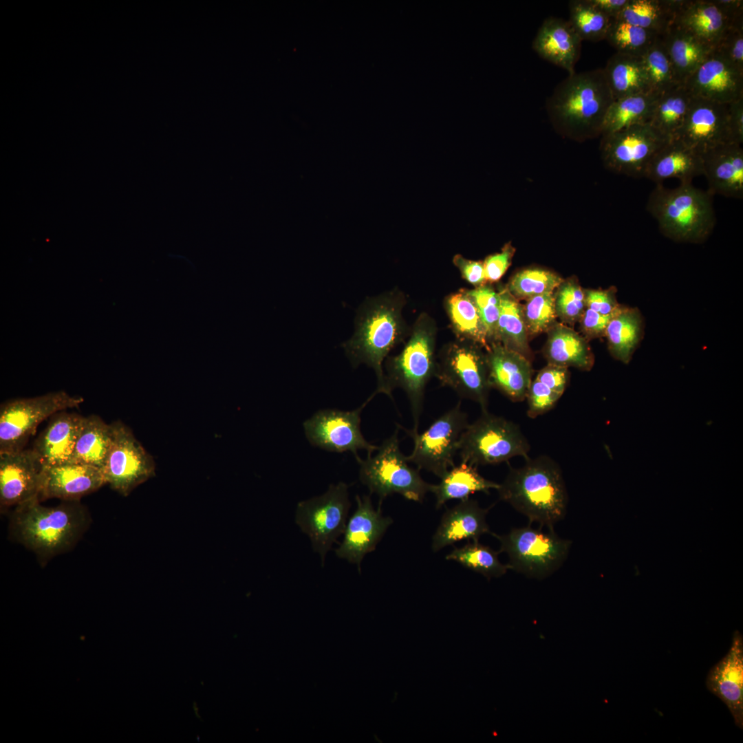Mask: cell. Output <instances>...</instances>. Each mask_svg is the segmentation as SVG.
I'll use <instances>...</instances> for the list:
<instances>
[{"label":"cell","mask_w":743,"mask_h":743,"mask_svg":"<svg viewBox=\"0 0 743 743\" xmlns=\"http://www.w3.org/2000/svg\"><path fill=\"white\" fill-rule=\"evenodd\" d=\"M406 303L405 294L397 288L366 298L357 309L352 336L342 344L353 367L365 364L374 370V395L385 391V359L409 334L411 328L402 315Z\"/></svg>","instance_id":"1"},{"label":"cell","mask_w":743,"mask_h":743,"mask_svg":"<svg viewBox=\"0 0 743 743\" xmlns=\"http://www.w3.org/2000/svg\"><path fill=\"white\" fill-rule=\"evenodd\" d=\"M35 498L14 508L9 535L32 551L41 562L71 550L91 524L79 500L45 506Z\"/></svg>","instance_id":"2"},{"label":"cell","mask_w":743,"mask_h":743,"mask_svg":"<svg viewBox=\"0 0 743 743\" xmlns=\"http://www.w3.org/2000/svg\"><path fill=\"white\" fill-rule=\"evenodd\" d=\"M510 468L498 491L500 499L540 527L553 530L566 514L568 495L561 467L547 455Z\"/></svg>","instance_id":"3"},{"label":"cell","mask_w":743,"mask_h":743,"mask_svg":"<svg viewBox=\"0 0 743 743\" xmlns=\"http://www.w3.org/2000/svg\"><path fill=\"white\" fill-rule=\"evenodd\" d=\"M614 98L603 69L574 72L560 82L546 103L555 125L579 138L601 134L606 112Z\"/></svg>","instance_id":"4"},{"label":"cell","mask_w":743,"mask_h":743,"mask_svg":"<svg viewBox=\"0 0 743 743\" xmlns=\"http://www.w3.org/2000/svg\"><path fill=\"white\" fill-rule=\"evenodd\" d=\"M437 332L435 320L422 312L411 328L400 352L388 356L384 362L385 394L391 398L395 388L405 392L411 409L413 431H418L425 388L435 374Z\"/></svg>","instance_id":"5"},{"label":"cell","mask_w":743,"mask_h":743,"mask_svg":"<svg viewBox=\"0 0 743 743\" xmlns=\"http://www.w3.org/2000/svg\"><path fill=\"white\" fill-rule=\"evenodd\" d=\"M647 210L661 233L678 241L702 242L716 222L712 195L692 182H680L674 189L657 184L649 196Z\"/></svg>","instance_id":"6"},{"label":"cell","mask_w":743,"mask_h":743,"mask_svg":"<svg viewBox=\"0 0 743 743\" xmlns=\"http://www.w3.org/2000/svg\"><path fill=\"white\" fill-rule=\"evenodd\" d=\"M356 460L360 466V480L380 501L397 493L407 499L421 502L431 491L432 484L422 478L419 469L411 466L407 457L401 452L398 429L383 442L374 456L367 455L366 459L359 457Z\"/></svg>","instance_id":"7"},{"label":"cell","mask_w":743,"mask_h":743,"mask_svg":"<svg viewBox=\"0 0 743 743\" xmlns=\"http://www.w3.org/2000/svg\"><path fill=\"white\" fill-rule=\"evenodd\" d=\"M530 446L519 426L503 417L482 411L469 424L459 442L461 461L473 465L497 464L521 456L529 457Z\"/></svg>","instance_id":"8"},{"label":"cell","mask_w":743,"mask_h":743,"mask_svg":"<svg viewBox=\"0 0 743 743\" xmlns=\"http://www.w3.org/2000/svg\"><path fill=\"white\" fill-rule=\"evenodd\" d=\"M491 535L500 542L499 552L508 556V569L537 579L550 576L561 567L572 544L554 530L545 532L530 526L513 528L503 535Z\"/></svg>","instance_id":"9"},{"label":"cell","mask_w":743,"mask_h":743,"mask_svg":"<svg viewBox=\"0 0 743 743\" xmlns=\"http://www.w3.org/2000/svg\"><path fill=\"white\" fill-rule=\"evenodd\" d=\"M471 341L456 338L442 346L436 357L435 376L460 397L488 410L491 387L486 352Z\"/></svg>","instance_id":"10"},{"label":"cell","mask_w":743,"mask_h":743,"mask_svg":"<svg viewBox=\"0 0 743 743\" xmlns=\"http://www.w3.org/2000/svg\"><path fill=\"white\" fill-rule=\"evenodd\" d=\"M349 508L348 486L342 482L330 484L323 495L297 506L296 524L309 537L323 566L326 554L345 531Z\"/></svg>","instance_id":"11"},{"label":"cell","mask_w":743,"mask_h":743,"mask_svg":"<svg viewBox=\"0 0 743 743\" xmlns=\"http://www.w3.org/2000/svg\"><path fill=\"white\" fill-rule=\"evenodd\" d=\"M80 396L65 391L6 401L0 407V453L24 449L30 436L46 418L67 408L78 407Z\"/></svg>","instance_id":"12"},{"label":"cell","mask_w":743,"mask_h":743,"mask_svg":"<svg viewBox=\"0 0 743 743\" xmlns=\"http://www.w3.org/2000/svg\"><path fill=\"white\" fill-rule=\"evenodd\" d=\"M468 424L467 414L459 402L438 417L424 432L407 430L413 442V451L407 456V460L418 469L442 477L455 466L460 439Z\"/></svg>","instance_id":"13"},{"label":"cell","mask_w":743,"mask_h":743,"mask_svg":"<svg viewBox=\"0 0 743 743\" xmlns=\"http://www.w3.org/2000/svg\"><path fill=\"white\" fill-rule=\"evenodd\" d=\"M112 439L102 472L106 484L122 496L155 475L153 457L120 420L111 423Z\"/></svg>","instance_id":"14"},{"label":"cell","mask_w":743,"mask_h":743,"mask_svg":"<svg viewBox=\"0 0 743 743\" xmlns=\"http://www.w3.org/2000/svg\"><path fill=\"white\" fill-rule=\"evenodd\" d=\"M374 396L372 394L360 407L352 411L328 409L315 413L303 424L309 442L328 451L352 452L356 459L359 457V450L364 449L372 455L378 446L364 438L360 430V414Z\"/></svg>","instance_id":"15"},{"label":"cell","mask_w":743,"mask_h":743,"mask_svg":"<svg viewBox=\"0 0 743 743\" xmlns=\"http://www.w3.org/2000/svg\"><path fill=\"white\" fill-rule=\"evenodd\" d=\"M669 140L649 123H645L603 136L601 149L608 167L641 177L653 156Z\"/></svg>","instance_id":"16"},{"label":"cell","mask_w":743,"mask_h":743,"mask_svg":"<svg viewBox=\"0 0 743 743\" xmlns=\"http://www.w3.org/2000/svg\"><path fill=\"white\" fill-rule=\"evenodd\" d=\"M742 14V0H676L672 25L713 49L733 19Z\"/></svg>","instance_id":"17"},{"label":"cell","mask_w":743,"mask_h":743,"mask_svg":"<svg viewBox=\"0 0 743 743\" xmlns=\"http://www.w3.org/2000/svg\"><path fill=\"white\" fill-rule=\"evenodd\" d=\"M730 104L692 97L676 138L700 155L732 142L729 126Z\"/></svg>","instance_id":"18"},{"label":"cell","mask_w":743,"mask_h":743,"mask_svg":"<svg viewBox=\"0 0 743 743\" xmlns=\"http://www.w3.org/2000/svg\"><path fill=\"white\" fill-rule=\"evenodd\" d=\"M45 465L32 449L0 453V508L39 498Z\"/></svg>","instance_id":"19"},{"label":"cell","mask_w":743,"mask_h":743,"mask_svg":"<svg viewBox=\"0 0 743 743\" xmlns=\"http://www.w3.org/2000/svg\"><path fill=\"white\" fill-rule=\"evenodd\" d=\"M356 509L347 522L344 537L336 549L341 559L354 563L360 570V563L369 552L374 551L393 520L383 515L380 507L375 509L369 496H356Z\"/></svg>","instance_id":"20"},{"label":"cell","mask_w":743,"mask_h":743,"mask_svg":"<svg viewBox=\"0 0 743 743\" xmlns=\"http://www.w3.org/2000/svg\"><path fill=\"white\" fill-rule=\"evenodd\" d=\"M682 85L693 98L725 104L743 98V72L713 50Z\"/></svg>","instance_id":"21"},{"label":"cell","mask_w":743,"mask_h":743,"mask_svg":"<svg viewBox=\"0 0 743 743\" xmlns=\"http://www.w3.org/2000/svg\"><path fill=\"white\" fill-rule=\"evenodd\" d=\"M708 690L727 707L734 722L743 729V636L735 631L727 654L709 671Z\"/></svg>","instance_id":"22"},{"label":"cell","mask_w":743,"mask_h":743,"mask_svg":"<svg viewBox=\"0 0 743 743\" xmlns=\"http://www.w3.org/2000/svg\"><path fill=\"white\" fill-rule=\"evenodd\" d=\"M104 484L106 482L102 471L90 465L67 462L45 466L39 499L76 501Z\"/></svg>","instance_id":"23"},{"label":"cell","mask_w":743,"mask_h":743,"mask_svg":"<svg viewBox=\"0 0 743 743\" xmlns=\"http://www.w3.org/2000/svg\"><path fill=\"white\" fill-rule=\"evenodd\" d=\"M488 383L511 401L526 400L532 382L530 360L500 343H493L486 350Z\"/></svg>","instance_id":"24"},{"label":"cell","mask_w":743,"mask_h":743,"mask_svg":"<svg viewBox=\"0 0 743 743\" xmlns=\"http://www.w3.org/2000/svg\"><path fill=\"white\" fill-rule=\"evenodd\" d=\"M708 192L713 196L742 199L743 149L729 142L720 144L701 155Z\"/></svg>","instance_id":"25"},{"label":"cell","mask_w":743,"mask_h":743,"mask_svg":"<svg viewBox=\"0 0 743 743\" xmlns=\"http://www.w3.org/2000/svg\"><path fill=\"white\" fill-rule=\"evenodd\" d=\"M582 41L568 20L550 17L539 28L532 48L540 57L570 74L575 72Z\"/></svg>","instance_id":"26"},{"label":"cell","mask_w":743,"mask_h":743,"mask_svg":"<svg viewBox=\"0 0 743 743\" xmlns=\"http://www.w3.org/2000/svg\"><path fill=\"white\" fill-rule=\"evenodd\" d=\"M488 509L480 507L475 499L460 500L443 515L432 539V550L443 548L463 539L478 541L480 537L492 534L486 523Z\"/></svg>","instance_id":"27"},{"label":"cell","mask_w":743,"mask_h":743,"mask_svg":"<svg viewBox=\"0 0 743 743\" xmlns=\"http://www.w3.org/2000/svg\"><path fill=\"white\" fill-rule=\"evenodd\" d=\"M32 449L46 466L72 462L74 450L83 416L58 411L50 417Z\"/></svg>","instance_id":"28"},{"label":"cell","mask_w":743,"mask_h":743,"mask_svg":"<svg viewBox=\"0 0 743 743\" xmlns=\"http://www.w3.org/2000/svg\"><path fill=\"white\" fill-rule=\"evenodd\" d=\"M703 174L701 155L677 138L669 140L653 156L644 177L662 184L666 180L677 178L680 182H692Z\"/></svg>","instance_id":"29"},{"label":"cell","mask_w":743,"mask_h":743,"mask_svg":"<svg viewBox=\"0 0 743 743\" xmlns=\"http://www.w3.org/2000/svg\"><path fill=\"white\" fill-rule=\"evenodd\" d=\"M545 356L548 363L565 367L590 370L594 362L586 340L577 332L561 324L549 329Z\"/></svg>","instance_id":"30"},{"label":"cell","mask_w":743,"mask_h":743,"mask_svg":"<svg viewBox=\"0 0 743 743\" xmlns=\"http://www.w3.org/2000/svg\"><path fill=\"white\" fill-rule=\"evenodd\" d=\"M644 334V322L637 308L621 305L605 332L612 356L628 363Z\"/></svg>","instance_id":"31"},{"label":"cell","mask_w":743,"mask_h":743,"mask_svg":"<svg viewBox=\"0 0 743 743\" xmlns=\"http://www.w3.org/2000/svg\"><path fill=\"white\" fill-rule=\"evenodd\" d=\"M603 71L614 100L651 93L641 56L616 52Z\"/></svg>","instance_id":"32"},{"label":"cell","mask_w":743,"mask_h":743,"mask_svg":"<svg viewBox=\"0 0 743 743\" xmlns=\"http://www.w3.org/2000/svg\"><path fill=\"white\" fill-rule=\"evenodd\" d=\"M444 308L456 338L473 342L488 350L485 327L473 299L462 288L447 295Z\"/></svg>","instance_id":"33"},{"label":"cell","mask_w":743,"mask_h":743,"mask_svg":"<svg viewBox=\"0 0 743 743\" xmlns=\"http://www.w3.org/2000/svg\"><path fill=\"white\" fill-rule=\"evenodd\" d=\"M440 479L439 484H432L431 491L435 496L437 508L449 500H463L476 492L488 493L490 489H497L499 486L482 477L476 466L463 462L450 469Z\"/></svg>","instance_id":"34"},{"label":"cell","mask_w":743,"mask_h":743,"mask_svg":"<svg viewBox=\"0 0 743 743\" xmlns=\"http://www.w3.org/2000/svg\"><path fill=\"white\" fill-rule=\"evenodd\" d=\"M662 38L679 84H683L713 50L710 46L672 25Z\"/></svg>","instance_id":"35"},{"label":"cell","mask_w":743,"mask_h":743,"mask_svg":"<svg viewBox=\"0 0 743 743\" xmlns=\"http://www.w3.org/2000/svg\"><path fill=\"white\" fill-rule=\"evenodd\" d=\"M112 439L111 424L96 415L83 417L76 439L72 462L103 469Z\"/></svg>","instance_id":"36"},{"label":"cell","mask_w":743,"mask_h":743,"mask_svg":"<svg viewBox=\"0 0 743 743\" xmlns=\"http://www.w3.org/2000/svg\"><path fill=\"white\" fill-rule=\"evenodd\" d=\"M498 290L500 312L493 343H500L530 360L531 352L528 344L523 308L506 288H500Z\"/></svg>","instance_id":"37"},{"label":"cell","mask_w":743,"mask_h":743,"mask_svg":"<svg viewBox=\"0 0 743 743\" xmlns=\"http://www.w3.org/2000/svg\"><path fill=\"white\" fill-rule=\"evenodd\" d=\"M658 96L643 93L614 100L605 116L601 135L613 133L636 125L649 123Z\"/></svg>","instance_id":"38"},{"label":"cell","mask_w":743,"mask_h":743,"mask_svg":"<svg viewBox=\"0 0 743 743\" xmlns=\"http://www.w3.org/2000/svg\"><path fill=\"white\" fill-rule=\"evenodd\" d=\"M691 98L682 84L662 93L655 101L649 124L668 140L676 138Z\"/></svg>","instance_id":"39"},{"label":"cell","mask_w":743,"mask_h":743,"mask_svg":"<svg viewBox=\"0 0 743 743\" xmlns=\"http://www.w3.org/2000/svg\"><path fill=\"white\" fill-rule=\"evenodd\" d=\"M676 0H628L614 19L664 34L673 23Z\"/></svg>","instance_id":"40"},{"label":"cell","mask_w":743,"mask_h":743,"mask_svg":"<svg viewBox=\"0 0 743 743\" xmlns=\"http://www.w3.org/2000/svg\"><path fill=\"white\" fill-rule=\"evenodd\" d=\"M498 553L478 541H473L462 547L455 548L446 556V559L457 561L468 569L491 579L499 577L508 570L507 565L499 560Z\"/></svg>","instance_id":"41"},{"label":"cell","mask_w":743,"mask_h":743,"mask_svg":"<svg viewBox=\"0 0 743 743\" xmlns=\"http://www.w3.org/2000/svg\"><path fill=\"white\" fill-rule=\"evenodd\" d=\"M568 5V21L582 41L598 42L605 39L614 19L601 12L590 0H572Z\"/></svg>","instance_id":"42"},{"label":"cell","mask_w":743,"mask_h":743,"mask_svg":"<svg viewBox=\"0 0 743 743\" xmlns=\"http://www.w3.org/2000/svg\"><path fill=\"white\" fill-rule=\"evenodd\" d=\"M641 59L651 93L660 95L679 84L662 35L641 56Z\"/></svg>","instance_id":"43"},{"label":"cell","mask_w":743,"mask_h":743,"mask_svg":"<svg viewBox=\"0 0 743 743\" xmlns=\"http://www.w3.org/2000/svg\"><path fill=\"white\" fill-rule=\"evenodd\" d=\"M658 36L649 30L613 19L605 40L616 50V52L641 56Z\"/></svg>","instance_id":"44"},{"label":"cell","mask_w":743,"mask_h":743,"mask_svg":"<svg viewBox=\"0 0 743 743\" xmlns=\"http://www.w3.org/2000/svg\"><path fill=\"white\" fill-rule=\"evenodd\" d=\"M563 280L549 270L528 268L515 273L506 288L517 300H528L537 295L554 292Z\"/></svg>","instance_id":"45"},{"label":"cell","mask_w":743,"mask_h":743,"mask_svg":"<svg viewBox=\"0 0 743 743\" xmlns=\"http://www.w3.org/2000/svg\"><path fill=\"white\" fill-rule=\"evenodd\" d=\"M554 295L557 317L570 324L581 319L586 308L585 292L576 279L563 280Z\"/></svg>","instance_id":"46"},{"label":"cell","mask_w":743,"mask_h":743,"mask_svg":"<svg viewBox=\"0 0 743 743\" xmlns=\"http://www.w3.org/2000/svg\"><path fill=\"white\" fill-rule=\"evenodd\" d=\"M523 312L528 334H537L549 330L557 317L554 292L528 299Z\"/></svg>","instance_id":"47"},{"label":"cell","mask_w":743,"mask_h":743,"mask_svg":"<svg viewBox=\"0 0 743 743\" xmlns=\"http://www.w3.org/2000/svg\"><path fill=\"white\" fill-rule=\"evenodd\" d=\"M466 291L476 305L485 327L490 345L494 341L500 312L499 290L496 291L490 283H486L472 290L466 289Z\"/></svg>","instance_id":"48"},{"label":"cell","mask_w":743,"mask_h":743,"mask_svg":"<svg viewBox=\"0 0 743 743\" xmlns=\"http://www.w3.org/2000/svg\"><path fill=\"white\" fill-rule=\"evenodd\" d=\"M713 51L743 72V14L733 19Z\"/></svg>","instance_id":"49"},{"label":"cell","mask_w":743,"mask_h":743,"mask_svg":"<svg viewBox=\"0 0 743 743\" xmlns=\"http://www.w3.org/2000/svg\"><path fill=\"white\" fill-rule=\"evenodd\" d=\"M561 396L536 378L532 380L526 398L528 416L535 418L549 411Z\"/></svg>","instance_id":"50"},{"label":"cell","mask_w":743,"mask_h":743,"mask_svg":"<svg viewBox=\"0 0 743 743\" xmlns=\"http://www.w3.org/2000/svg\"><path fill=\"white\" fill-rule=\"evenodd\" d=\"M515 252L510 242L506 244L501 251L487 256L483 261L487 283L498 281L511 264Z\"/></svg>","instance_id":"51"},{"label":"cell","mask_w":743,"mask_h":743,"mask_svg":"<svg viewBox=\"0 0 743 743\" xmlns=\"http://www.w3.org/2000/svg\"><path fill=\"white\" fill-rule=\"evenodd\" d=\"M584 292L586 308L601 314L612 316L621 306L613 287L607 290H584Z\"/></svg>","instance_id":"52"},{"label":"cell","mask_w":743,"mask_h":743,"mask_svg":"<svg viewBox=\"0 0 743 743\" xmlns=\"http://www.w3.org/2000/svg\"><path fill=\"white\" fill-rule=\"evenodd\" d=\"M453 263L462 277L475 288L487 283L483 261L468 259L457 254L453 257Z\"/></svg>","instance_id":"53"},{"label":"cell","mask_w":743,"mask_h":743,"mask_svg":"<svg viewBox=\"0 0 743 743\" xmlns=\"http://www.w3.org/2000/svg\"><path fill=\"white\" fill-rule=\"evenodd\" d=\"M535 378L563 395L568 385L569 372L568 367L548 363L539 372Z\"/></svg>","instance_id":"54"},{"label":"cell","mask_w":743,"mask_h":743,"mask_svg":"<svg viewBox=\"0 0 743 743\" xmlns=\"http://www.w3.org/2000/svg\"><path fill=\"white\" fill-rule=\"evenodd\" d=\"M612 316H605L585 308L581 319V329L586 337L594 338L605 336L606 327Z\"/></svg>","instance_id":"55"},{"label":"cell","mask_w":743,"mask_h":743,"mask_svg":"<svg viewBox=\"0 0 743 743\" xmlns=\"http://www.w3.org/2000/svg\"><path fill=\"white\" fill-rule=\"evenodd\" d=\"M729 126L732 142L743 143V98L730 104Z\"/></svg>","instance_id":"56"},{"label":"cell","mask_w":743,"mask_h":743,"mask_svg":"<svg viewBox=\"0 0 743 743\" xmlns=\"http://www.w3.org/2000/svg\"><path fill=\"white\" fill-rule=\"evenodd\" d=\"M601 12L611 19H616L628 0H590Z\"/></svg>","instance_id":"57"}]
</instances>
